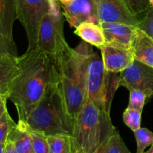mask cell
<instances>
[{"mask_svg": "<svg viewBox=\"0 0 153 153\" xmlns=\"http://www.w3.org/2000/svg\"><path fill=\"white\" fill-rule=\"evenodd\" d=\"M19 64L20 72L13 82L8 100L16 107L18 120L25 123L57 72L52 57L38 48L19 57Z\"/></svg>", "mask_w": 153, "mask_h": 153, "instance_id": "cell-1", "label": "cell"}, {"mask_svg": "<svg viewBox=\"0 0 153 153\" xmlns=\"http://www.w3.org/2000/svg\"><path fill=\"white\" fill-rule=\"evenodd\" d=\"M93 47L82 41L75 49L70 46L61 54L52 57L61 92L69 112L76 120L87 95V76Z\"/></svg>", "mask_w": 153, "mask_h": 153, "instance_id": "cell-2", "label": "cell"}, {"mask_svg": "<svg viewBox=\"0 0 153 153\" xmlns=\"http://www.w3.org/2000/svg\"><path fill=\"white\" fill-rule=\"evenodd\" d=\"M31 130L44 135H73L75 120L69 112L58 76L48 85L40 102L25 122Z\"/></svg>", "mask_w": 153, "mask_h": 153, "instance_id": "cell-3", "label": "cell"}, {"mask_svg": "<svg viewBox=\"0 0 153 153\" xmlns=\"http://www.w3.org/2000/svg\"><path fill=\"white\" fill-rule=\"evenodd\" d=\"M114 126L110 115L103 112L88 97L75 120L73 137L76 153H94Z\"/></svg>", "mask_w": 153, "mask_h": 153, "instance_id": "cell-4", "label": "cell"}, {"mask_svg": "<svg viewBox=\"0 0 153 153\" xmlns=\"http://www.w3.org/2000/svg\"><path fill=\"white\" fill-rule=\"evenodd\" d=\"M118 83L119 76L108 72L102 58L93 49L88 67L87 95L97 107L108 115L114 94L119 88Z\"/></svg>", "mask_w": 153, "mask_h": 153, "instance_id": "cell-5", "label": "cell"}, {"mask_svg": "<svg viewBox=\"0 0 153 153\" xmlns=\"http://www.w3.org/2000/svg\"><path fill=\"white\" fill-rule=\"evenodd\" d=\"M64 16L61 3L49 0V8L39 27L37 48L54 57L64 52L70 46L64 32Z\"/></svg>", "mask_w": 153, "mask_h": 153, "instance_id": "cell-6", "label": "cell"}, {"mask_svg": "<svg viewBox=\"0 0 153 153\" xmlns=\"http://www.w3.org/2000/svg\"><path fill=\"white\" fill-rule=\"evenodd\" d=\"M17 19L28 38L27 51L37 48L39 27L49 8V0H15Z\"/></svg>", "mask_w": 153, "mask_h": 153, "instance_id": "cell-7", "label": "cell"}, {"mask_svg": "<svg viewBox=\"0 0 153 153\" xmlns=\"http://www.w3.org/2000/svg\"><path fill=\"white\" fill-rule=\"evenodd\" d=\"M119 87L143 91L150 98L153 96V67L134 59L132 64L119 76Z\"/></svg>", "mask_w": 153, "mask_h": 153, "instance_id": "cell-8", "label": "cell"}, {"mask_svg": "<svg viewBox=\"0 0 153 153\" xmlns=\"http://www.w3.org/2000/svg\"><path fill=\"white\" fill-rule=\"evenodd\" d=\"M100 22H116L137 26L140 19L123 0H96ZM99 23V24H100Z\"/></svg>", "mask_w": 153, "mask_h": 153, "instance_id": "cell-9", "label": "cell"}, {"mask_svg": "<svg viewBox=\"0 0 153 153\" xmlns=\"http://www.w3.org/2000/svg\"><path fill=\"white\" fill-rule=\"evenodd\" d=\"M64 18L76 28L85 22L100 23L96 0H70L61 2Z\"/></svg>", "mask_w": 153, "mask_h": 153, "instance_id": "cell-10", "label": "cell"}, {"mask_svg": "<svg viewBox=\"0 0 153 153\" xmlns=\"http://www.w3.org/2000/svg\"><path fill=\"white\" fill-rule=\"evenodd\" d=\"M100 50L104 67L109 73H121L134 61L131 49L117 45L106 43Z\"/></svg>", "mask_w": 153, "mask_h": 153, "instance_id": "cell-11", "label": "cell"}, {"mask_svg": "<svg viewBox=\"0 0 153 153\" xmlns=\"http://www.w3.org/2000/svg\"><path fill=\"white\" fill-rule=\"evenodd\" d=\"M16 19V1L0 0V35L13 56H18L13 37V24Z\"/></svg>", "mask_w": 153, "mask_h": 153, "instance_id": "cell-12", "label": "cell"}, {"mask_svg": "<svg viewBox=\"0 0 153 153\" xmlns=\"http://www.w3.org/2000/svg\"><path fill=\"white\" fill-rule=\"evenodd\" d=\"M106 43L131 49L138 27L116 22H100Z\"/></svg>", "mask_w": 153, "mask_h": 153, "instance_id": "cell-13", "label": "cell"}, {"mask_svg": "<svg viewBox=\"0 0 153 153\" xmlns=\"http://www.w3.org/2000/svg\"><path fill=\"white\" fill-rule=\"evenodd\" d=\"M19 72V57L0 55V96H6L8 98L12 84Z\"/></svg>", "mask_w": 153, "mask_h": 153, "instance_id": "cell-14", "label": "cell"}, {"mask_svg": "<svg viewBox=\"0 0 153 153\" xmlns=\"http://www.w3.org/2000/svg\"><path fill=\"white\" fill-rule=\"evenodd\" d=\"M131 51L134 59L153 67V38L139 28L131 46Z\"/></svg>", "mask_w": 153, "mask_h": 153, "instance_id": "cell-15", "label": "cell"}, {"mask_svg": "<svg viewBox=\"0 0 153 153\" xmlns=\"http://www.w3.org/2000/svg\"><path fill=\"white\" fill-rule=\"evenodd\" d=\"M75 34L91 46L101 49L106 43L104 32L100 24L85 22L76 28Z\"/></svg>", "mask_w": 153, "mask_h": 153, "instance_id": "cell-16", "label": "cell"}, {"mask_svg": "<svg viewBox=\"0 0 153 153\" xmlns=\"http://www.w3.org/2000/svg\"><path fill=\"white\" fill-rule=\"evenodd\" d=\"M8 140L13 142L17 153H29L33 151L31 132L25 123L18 120L9 134Z\"/></svg>", "mask_w": 153, "mask_h": 153, "instance_id": "cell-17", "label": "cell"}, {"mask_svg": "<svg viewBox=\"0 0 153 153\" xmlns=\"http://www.w3.org/2000/svg\"><path fill=\"white\" fill-rule=\"evenodd\" d=\"M49 153H76L71 135L57 134L47 136Z\"/></svg>", "mask_w": 153, "mask_h": 153, "instance_id": "cell-18", "label": "cell"}, {"mask_svg": "<svg viewBox=\"0 0 153 153\" xmlns=\"http://www.w3.org/2000/svg\"><path fill=\"white\" fill-rule=\"evenodd\" d=\"M137 143L136 153H143L146 149L153 144V132L146 128H141L134 132Z\"/></svg>", "mask_w": 153, "mask_h": 153, "instance_id": "cell-19", "label": "cell"}, {"mask_svg": "<svg viewBox=\"0 0 153 153\" xmlns=\"http://www.w3.org/2000/svg\"><path fill=\"white\" fill-rule=\"evenodd\" d=\"M106 153H131L116 128L114 129L109 137Z\"/></svg>", "mask_w": 153, "mask_h": 153, "instance_id": "cell-20", "label": "cell"}, {"mask_svg": "<svg viewBox=\"0 0 153 153\" xmlns=\"http://www.w3.org/2000/svg\"><path fill=\"white\" fill-rule=\"evenodd\" d=\"M141 114L142 111L127 107L123 114V121L125 125L134 132L140 128Z\"/></svg>", "mask_w": 153, "mask_h": 153, "instance_id": "cell-21", "label": "cell"}, {"mask_svg": "<svg viewBox=\"0 0 153 153\" xmlns=\"http://www.w3.org/2000/svg\"><path fill=\"white\" fill-rule=\"evenodd\" d=\"M30 130L32 139V149L35 153H49L47 137L38 131Z\"/></svg>", "mask_w": 153, "mask_h": 153, "instance_id": "cell-22", "label": "cell"}, {"mask_svg": "<svg viewBox=\"0 0 153 153\" xmlns=\"http://www.w3.org/2000/svg\"><path fill=\"white\" fill-rule=\"evenodd\" d=\"M129 102L128 108L143 111L147 96L143 91L137 89L129 91Z\"/></svg>", "mask_w": 153, "mask_h": 153, "instance_id": "cell-23", "label": "cell"}, {"mask_svg": "<svg viewBox=\"0 0 153 153\" xmlns=\"http://www.w3.org/2000/svg\"><path fill=\"white\" fill-rule=\"evenodd\" d=\"M15 125L16 123L7 111L0 119V143H6L9 134Z\"/></svg>", "mask_w": 153, "mask_h": 153, "instance_id": "cell-24", "label": "cell"}, {"mask_svg": "<svg viewBox=\"0 0 153 153\" xmlns=\"http://www.w3.org/2000/svg\"><path fill=\"white\" fill-rule=\"evenodd\" d=\"M134 14L139 15L149 8V0H123Z\"/></svg>", "mask_w": 153, "mask_h": 153, "instance_id": "cell-25", "label": "cell"}, {"mask_svg": "<svg viewBox=\"0 0 153 153\" xmlns=\"http://www.w3.org/2000/svg\"><path fill=\"white\" fill-rule=\"evenodd\" d=\"M137 27L153 38V7L148 9L144 17L140 20Z\"/></svg>", "mask_w": 153, "mask_h": 153, "instance_id": "cell-26", "label": "cell"}, {"mask_svg": "<svg viewBox=\"0 0 153 153\" xmlns=\"http://www.w3.org/2000/svg\"><path fill=\"white\" fill-rule=\"evenodd\" d=\"M7 100H8V98L6 96H0V119L7 111V106H6Z\"/></svg>", "mask_w": 153, "mask_h": 153, "instance_id": "cell-27", "label": "cell"}, {"mask_svg": "<svg viewBox=\"0 0 153 153\" xmlns=\"http://www.w3.org/2000/svg\"><path fill=\"white\" fill-rule=\"evenodd\" d=\"M110 135L111 134H109V135L106 136V137H105L104 140H102V142L101 144L100 145L98 149H97V151L94 153H106V147H107V143L108 141L109 137H110Z\"/></svg>", "mask_w": 153, "mask_h": 153, "instance_id": "cell-28", "label": "cell"}, {"mask_svg": "<svg viewBox=\"0 0 153 153\" xmlns=\"http://www.w3.org/2000/svg\"><path fill=\"white\" fill-rule=\"evenodd\" d=\"M4 153H17L13 142L9 140H7V142L5 143Z\"/></svg>", "mask_w": 153, "mask_h": 153, "instance_id": "cell-29", "label": "cell"}, {"mask_svg": "<svg viewBox=\"0 0 153 153\" xmlns=\"http://www.w3.org/2000/svg\"><path fill=\"white\" fill-rule=\"evenodd\" d=\"M0 55H11L10 50L1 38V35H0Z\"/></svg>", "mask_w": 153, "mask_h": 153, "instance_id": "cell-30", "label": "cell"}, {"mask_svg": "<svg viewBox=\"0 0 153 153\" xmlns=\"http://www.w3.org/2000/svg\"><path fill=\"white\" fill-rule=\"evenodd\" d=\"M5 143H0V153H4Z\"/></svg>", "mask_w": 153, "mask_h": 153, "instance_id": "cell-31", "label": "cell"}, {"mask_svg": "<svg viewBox=\"0 0 153 153\" xmlns=\"http://www.w3.org/2000/svg\"><path fill=\"white\" fill-rule=\"evenodd\" d=\"M143 153H153V144L150 146V148L149 149V150L145 151V152Z\"/></svg>", "mask_w": 153, "mask_h": 153, "instance_id": "cell-32", "label": "cell"}, {"mask_svg": "<svg viewBox=\"0 0 153 153\" xmlns=\"http://www.w3.org/2000/svg\"><path fill=\"white\" fill-rule=\"evenodd\" d=\"M149 7H153V0H149Z\"/></svg>", "mask_w": 153, "mask_h": 153, "instance_id": "cell-33", "label": "cell"}, {"mask_svg": "<svg viewBox=\"0 0 153 153\" xmlns=\"http://www.w3.org/2000/svg\"><path fill=\"white\" fill-rule=\"evenodd\" d=\"M70 1V0H60L61 2H66V1Z\"/></svg>", "mask_w": 153, "mask_h": 153, "instance_id": "cell-34", "label": "cell"}, {"mask_svg": "<svg viewBox=\"0 0 153 153\" xmlns=\"http://www.w3.org/2000/svg\"><path fill=\"white\" fill-rule=\"evenodd\" d=\"M29 153H35V152H34V151H31V152H30Z\"/></svg>", "mask_w": 153, "mask_h": 153, "instance_id": "cell-35", "label": "cell"}, {"mask_svg": "<svg viewBox=\"0 0 153 153\" xmlns=\"http://www.w3.org/2000/svg\"><path fill=\"white\" fill-rule=\"evenodd\" d=\"M55 1H60V0H55Z\"/></svg>", "mask_w": 153, "mask_h": 153, "instance_id": "cell-36", "label": "cell"}]
</instances>
